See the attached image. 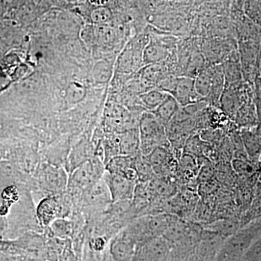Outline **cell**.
<instances>
[{
  "label": "cell",
  "mask_w": 261,
  "mask_h": 261,
  "mask_svg": "<svg viewBox=\"0 0 261 261\" xmlns=\"http://www.w3.org/2000/svg\"><path fill=\"white\" fill-rule=\"evenodd\" d=\"M260 76L261 77V60H260Z\"/></svg>",
  "instance_id": "cell-25"
},
{
  "label": "cell",
  "mask_w": 261,
  "mask_h": 261,
  "mask_svg": "<svg viewBox=\"0 0 261 261\" xmlns=\"http://www.w3.org/2000/svg\"><path fill=\"white\" fill-rule=\"evenodd\" d=\"M104 168L99 162L87 161L80 165L69 178V186L79 190H88L102 178Z\"/></svg>",
  "instance_id": "cell-2"
},
{
  "label": "cell",
  "mask_w": 261,
  "mask_h": 261,
  "mask_svg": "<svg viewBox=\"0 0 261 261\" xmlns=\"http://www.w3.org/2000/svg\"><path fill=\"white\" fill-rule=\"evenodd\" d=\"M147 157L155 176H168L178 168L177 161L168 147H157Z\"/></svg>",
  "instance_id": "cell-6"
},
{
  "label": "cell",
  "mask_w": 261,
  "mask_h": 261,
  "mask_svg": "<svg viewBox=\"0 0 261 261\" xmlns=\"http://www.w3.org/2000/svg\"><path fill=\"white\" fill-rule=\"evenodd\" d=\"M255 94H256V99H261V77L260 75L256 77L255 81Z\"/></svg>",
  "instance_id": "cell-22"
},
{
  "label": "cell",
  "mask_w": 261,
  "mask_h": 261,
  "mask_svg": "<svg viewBox=\"0 0 261 261\" xmlns=\"http://www.w3.org/2000/svg\"><path fill=\"white\" fill-rule=\"evenodd\" d=\"M240 139L247 156L252 160H261V140L260 135L250 128H243Z\"/></svg>",
  "instance_id": "cell-9"
},
{
  "label": "cell",
  "mask_w": 261,
  "mask_h": 261,
  "mask_svg": "<svg viewBox=\"0 0 261 261\" xmlns=\"http://www.w3.org/2000/svg\"><path fill=\"white\" fill-rule=\"evenodd\" d=\"M111 18L110 10L106 8H99L92 13V19L96 23H104Z\"/></svg>",
  "instance_id": "cell-20"
},
{
  "label": "cell",
  "mask_w": 261,
  "mask_h": 261,
  "mask_svg": "<svg viewBox=\"0 0 261 261\" xmlns=\"http://www.w3.org/2000/svg\"><path fill=\"white\" fill-rule=\"evenodd\" d=\"M181 108L187 107L203 100L196 91L195 80L190 77H180L172 94Z\"/></svg>",
  "instance_id": "cell-8"
},
{
  "label": "cell",
  "mask_w": 261,
  "mask_h": 261,
  "mask_svg": "<svg viewBox=\"0 0 261 261\" xmlns=\"http://www.w3.org/2000/svg\"><path fill=\"white\" fill-rule=\"evenodd\" d=\"M136 169L138 175V181L145 183L151 181L155 176L148 157L144 154L136 155Z\"/></svg>",
  "instance_id": "cell-14"
},
{
  "label": "cell",
  "mask_w": 261,
  "mask_h": 261,
  "mask_svg": "<svg viewBox=\"0 0 261 261\" xmlns=\"http://www.w3.org/2000/svg\"><path fill=\"white\" fill-rule=\"evenodd\" d=\"M232 166L233 169L239 174H249L252 173V167L251 165L247 163L243 159H236L233 160Z\"/></svg>",
  "instance_id": "cell-19"
},
{
  "label": "cell",
  "mask_w": 261,
  "mask_h": 261,
  "mask_svg": "<svg viewBox=\"0 0 261 261\" xmlns=\"http://www.w3.org/2000/svg\"><path fill=\"white\" fill-rule=\"evenodd\" d=\"M53 228L58 234L64 235L69 232L70 224L65 220L56 219L53 221Z\"/></svg>",
  "instance_id": "cell-21"
},
{
  "label": "cell",
  "mask_w": 261,
  "mask_h": 261,
  "mask_svg": "<svg viewBox=\"0 0 261 261\" xmlns=\"http://www.w3.org/2000/svg\"><path fill=\"white\" fill-rule=\"evenodd\" d=\"M3 13V4L2 0H0V17L2 16Z\"/></svg>",
  "instance_id": "cell-24"
},
{
  "label": "cell",
  "mask_w": 261,
  "mask_h": 261,
  "mask_svg": "<svg viewBox=\"0 0 261 261\" xmlns=\"http://www.w3.org/2000/svg\"><path fill=\"white\" fill-rule=\"evenodd\" d=\"M61 211L59 202L55 197H49L39 203L37 207V216L42 224H49L56 220Z\"/></svg>",
  "instance_id": "cell-11"
},
{
  "label": "cell",
  "mask_w": 261,
  "mask_h": 261,
  "mask_svg": "<svg viewBox=\"0 0 261 261\" xmlns=\"http://www.w3.org/2000/svg\"><path fill=\"white\" fill-rule=\"evenodd\" d=\"M207 142L201 138L200 135L195 134L191 135L185 142L183 150L185 153L190 154L196 158L204 156Z\"/></svg>",
  "instance_id": "cell-13"
},
{
  "label": "cell",
  "mask_w": 261,
  "mask_h": 261,
  "mask_svg": "<svg viewBox=\"0 0 261 261\" xmlns=\"http://www.w3.org/2000/svg\"><path fill=\"white\" fill-rule=\"evenodd\" d=\"M255 105V109H256L257 123L261 126V99H256Z\"/></svg>",
  "instance_id": "cell-23"
},
{
  "label": "cell",
  "mask_w": 261,
  "mask_h": 261,
  "mask_svg": "<svg viewBox=\"0 0 261 261\" xmlns=\"http://www.w3.org/2000/svg\"><path fill=\"white\" fill-rule=\"evenodd\" d=\"M197 163V159L195 156L183 152L179 159L178 168L181 170L185 176H192L195 174L198 168Z\"/></svg>",
  "instance_id": "cell-17"
},
{
  "label": "cell",
  "mask_w": 261,
  "mask_h": 261,
  "mask_svg": "<svg viewBox=\"0 0 261 261\" xmlns=\"http://www.w3.org/2000/svg\"><path fill=\"white\" fill-rule=\"evenodd\" d=\"M181 106L176 99L170 94L162 104L152 111L154 116L159 118V121L165 126H167L170 122L172 121L174 116L179 111Z\"/></svg>",
  "instance_id": "cell-10"
},
{
  "label": "cell",
  "mask_w": 261,
  "mask_h": 261,
  "mask_svg": "<svg viewBox=\"0 0 261 261\" xmlns=\"http://www.w3.org/2000/svg\"><path fill=\"white\" fill-rule=\"evenodd\" d=\"M170 252L171 245L163 235L139 245L133 261H168Z\"/></svg>",
  "instance_id": "cell-3"
},
{
  "label": "cell",
  "mask_w": 261,
  "mask_h": 261,
  "mask_svg": "<svg viewBox=\"0 0 261 261\" xmlns=\"http://www.w3.org/2000/svg\"><path fill=\"white\" fill-rule=\"evenodd\" d=\"M235 121L243 128H250L257 123L255 105L247 102L239 108L234 117Z\"/></svg>",
  "instance_id": "cell-12"
},
{
  "label": "cell",
  "mask_w": 261,
  "mask_h": 261,
  "mask_svg": "<svg viewBox=\"0 0 261 261\" xmlns=\"http://www.w3.org/2000/svg\"><path fill=\"white\" fill-rule=\"evenodd\" d=\"M137 243L128 228L117 233L110 243V253L115 261H133Z\"/></svg>",
  "instance_id": "cell-5"
},
{
  "label": "cell",
  "mask_w": 261,
  "mask_h": 261,
  "mask_svg": "<svg viewBox=\"0 0 261 261\" xmlns=\"http://www.w3.org/2000/svg\"><path fill=\"white\" fill-rule=\"evenodd\" d=\"M242 261H261V238L252 243Z\"/></svg>",
  "instance_id": "cell-18"
},
{
  "label": "cell",
  "mask_w": 261,
  "mask_h": 261,
  "mask_svg": "<svg viewBox=\"0 0 261 261\" xmlns=\"http://www.w3.org/2000/svg\"><path fill=\"white\" fill-rule=\"evenodd\" d=\"M260 162H261V160H260Z\"/></svg>",
  "instance_id": "cell-26"
},
{
  "label": "cell",
  "mask_w": 261,
  "mask_h": 261,
  "mask_svg": "<svg viewBox=\"0 0 261 261\" xmlns=\"http://www.w3.org/2000/svg\"><path fill=\"white\" fill-rule=\"evenodd\" d=\"M140 152L148 156L159 147L171 148L168 139L166 126L163 125L153 113H145L141 116L139 123Z\"/></svg>",
  "instance_id": "cell-1"
},
{
  "label": "cell",
  "mask_w": 261,
  "mask_h": 261,
  "mask_svg": "<svg viewBox=\"0 0 261 261\" xmlns=\"http://www.w3.org/2000/svg\"><path fill=\"white\" fill-rule=\"evenodd\" d=\"M106 173L103 177L109 190L112 203L133 200L137 182L120 175L107 171Z\"/></svg>",
  "instance_id": "cell-4"
},
{
  "label": "cell",
  "mask_w": 261,
  "mask_h": 261,
  "mask_svg": "<svg viewBox=\"0 0 261 261\" xmlns=\"http://www.w3.org/2000/svg\"><path fill=\"white\" fill-rule=\"evenodd\" d=\"M170 94L163 92L161 89H153L141 95L142 102L146 107L151 111H154L160 105L162 104L163 101L169 96Z\"/></svg>",
  "instance_id": "cell-16"
},
{
  "label": "cell",
  "mask_w": 261,
  "mask_h": 261,
  "mask_svg": "<svg viewBox=\"0 0 261 261\" xmlns=\"http://www.w3.org/2000/svg\"><path fill=\"white\" fill-rule=\"evenodd\" d=\"M168 56V51L161 44L150 43L145 49L144 60L146 63L154 64L164 61Z\"/></svg>",
  "instance_id": "cell-15"
},
{
  "label": "cell",
  "mask_w": 261,
  "mask_h": 261,
  "mask_svg": "<svg viewBox=\"0 0 261 261\" xmlns=\"http://www.w3.org/2000/svg\"><path fill=\"white\" fill-rule=\"evenodd\" d=\"M106 171L120 175L137 182L138 175L136 169V155H118L106 163Z\"/></svg>",
  "instance_id": "cell-7"
}]
</instances>
